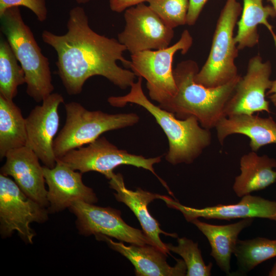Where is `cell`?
Listing matches in <instances>:
<instances>
[{"label":"cell","instance_id":"cell-28","mask_svg":"<svg viewBox=\"0 0 276 276\" xmlns=\"http://www.w3.org/2000/svg\"><path fill=\"white\" fill-rule=\"evenodd\" d=\"M20 6L32 11L40 22L45 21L47 18L45 0H0V15L9 8Z\"/></svg>","mask_w":276,"mask_h":276},{"label":"cell","instance_id":"cell-21","mask_svg":"<svg viewBox=\"0 0 276 276\" xmlns=\"http://www.w3.org/2000/svg\"><path fill=\"white\" fill-rule=\"evenodd\" d=\"M276 160L267 155L259 156L251 151L240 160V174L236 176L233 189L239 197L263 190L276 181Z\"/></svg>","mask_w":276,"mask_h":276},{"label":"cell","instance_id":"cell-6","mask_svg":"<svg viewBox=\"0 0 276 276\" xmlns=\"http://www.w3.org/2000/svg\"><path fill=\"white\" fill-rule=\"evenodd\" d=\"M65 124L54 141L57 158L92 143L105 132L132 126L139 120L134 113L109 114L90 111L76 102L65 104Z\"/></svg>","mask_w":276,"mask_h":276},{"label":"cell","instance_id":"cell-3","mask_svg":"<svg viewBox=\"0 0 276 276\" xmlns=\"http://www.w3.org/2000/svg\"><path fill=\"white\" fill-rule=\"evenodd\" d=\"M142 78L130 86V91L123 96H111L108 102L113 107H122L131 103L143 107L156 120L169 141L166 160L172 165L192 163L211 143L210 130L200 125L198 120L190 117L177 118L169 111L152 103L145 95Z\"/></svg>","mask_w":276,"mask_h":276},{"label":"cell","instance_id":"cell-2","mask_svg":"<svg viewBox=\"0 0 276 276\" xmlns=\"http://www.w3.org/2000/svg\"><path fill=\"white\" fill-rule=\"evenodd\" d=\"M198 71L197 63L193 60L178 63L173 70L176 93L158 106L180 119L194 117L202 127L210 130L225 117V105L241 76L223 85L208 88L195 82Z\"/></svg>","mask_w":276,"mask_h":276},{"label":"cell","instance_id":"cell-30","mask_svg":"<svg viewBox=\"0 0 276 276\" xmlns=\"http://www.w3.org/2000/svg\"><path fill=\"white\" fill-rule=\"evenodd\" d=\"M148 0H109L110 9L120 13L129 8L143 3Z\"/></svg>","mask_w":276,"mask_h":276},{"label":"cell","instance_id":"cell-9","mask_svg":"<svg viewBox=\"0 0 276 276\" xmlns=\"http://www.w3.org/2000/svg\"><path fill=\"white\" fill-rule=\"evenodd\" d=\"M49 211L26 194L7 176L0 175V233L10 237L16 231L26 243L32 244L35 232L32 222L43 223Z\"/></svg>","mask_w":276,"mask_h":276},{"label":"cell","instance_id":"cell-7","mask_svg":"<svg viewBox=\"0 0 276 276\" xmlns=\"http://www.w3.org/2000/svg\"><path fill=\"white\" fill-rule=\"evenodd\" d=\"M192 44L191 34L185 30L179 40L172 45L131 55L129 67L136 76L146 79L149 97L159 105L173 97L177 91L172 68L174 55L178 51L185 54Z\"/></svg>","mask_w":276,"mask_h":276},{"label":"cell","instance_id":"cell-17","mask_svg":"<svg viewBox=\"0 0 276 276\" xmlns=\"http://www.w3.org/2000/svg\"><path fill=\"white\" fill-rule=\"evenodd\" d=\"M98 240L105 241L108 246L128 259L137 276H183L187 267L183 260L177 259L174 266L167 262L166 253L152 245L126 246L121 241L116 242L103 234L95 235Z\"/></svg>","mask_w":276,"mask_h":276},{"label":"cell","instance_id":"cell-10","mask_svg":"<svg viewBox=\"0 0 276 276\" xmlns=\"http://www.w3.org/2000/svg\"><path fill=\"white\" fill-rule=\"evenodd\" d=\"M124 19L125 28L118 40L131 54L167 48L174 37L173 29L144 3L126 9Z\"/></svg>","mask_w":276,"mask_h":276},{"label":"cell","instance_id":"cell-18","mask_svg":"<svg viewBox=\"0 0 276 276\" xmlns=\"http://www.w3.org/2000/svg\"><path fill=\"white\" fill-rule=\"evenodd\" d=\"M109 180L110 187L116 191L113 194L117 200L124 203L133 212L152 245L166 254H170L166 244L160 240L159 235L163 234L173 238L177 237V235L162 230L159 223L151 215L148 209V204L155 199H160L161 195L140 188L134 191L128 189L120 173L114 174Z\"/></svg>","mask_w":276,"mask_h":276},{"label":"cell","instance_id":"cell-22","mask_svg":"<svg viewBox=\"0 0 276 276\" xmlns=\"http://www.w3.org/2000/svg\"><path fill=\"white\" fill-rule=\"evenodd\" d=\"M276 16L272 6H264L263 0H243L241 15L238 20L235 40L239 50L253 48L259 43V25H264L270 32L276 50V34L268 21L269 17Z\"/></svg>","mask_w":276,"mask_h":276},{"label":"cell","instance_id":"cell-24","mask_svg":"<svg viewBox=\"0 0 276 276\" xmlns=\"http://www.w3.org/2000/svg\"><path fill=\"white\" fill-rule=\"evenodd\" d=\"M233 254L239 272L245 274L261 263L276 257V240L263 237L238 239Z\"/></svg>","mask_w":276,"mask_h":276},{"label":"cell","instance_id":"cell-13","mask_svg":"<svg viewBox=\"0 0 276 276\" xmlns=\"http://www.w3.org/2000/svg\"><path fill=\"white\" fill-rule=\"evenodd\" d=\"M63 102L61 94L52 93L26 118V146L34 152L44 166L50 168L56 164L53 145L60 124L58 108Z\"/></svg>","mask_w":276,"mask_h":276},{"label":"cell","instance_id":"cell-25","mask_svg":"<svg viewBox=\"0 0 276 276\" xmlns=\"http://www.w3.org/2000/svg\"><path fill=\"white\" fill-rule=\"evenodd\" d=\"M12 48L3 37L0 40V95L13 100L18 87L26 83L25 74Z\"/></svg>","mask_w":276,"mask_h":276},{"label":"cell","instance_id":"cell-11","mask_svg":"<svg viewBox=\"0 0 276 276\" xmlns=\"http://www.w3.org/2000/svg\"><path fill=\"white\" fill-rule=\"evenodd\" d=\"M69 209L77 217L76 226L80 234L86 236L103 234L131 244L152 245L143 230L125 223L117 209L81 201L73 202Z\"/></svg>","mask_w":276,"mask_h":276},{"label":"cell","instance_id":"cell-31","mask_svg":"<svg viewBox=\"0 0 276 276\" xmlns=\"http://www.w3.org/2000/svg\"><path fill=\"white\" fill-rule=\"evenodd\" d=\"M266 96L276 107V79L272 81L270 88L267 91Z\"/></svg>","mask_w":276,"mask_h":276},{"label":"cell","instance_id":"cell-27","mask_svg":"<svg viewBox=\"0 0 276 276\" xmlns=\"http://www.w3.org/2000/svg\"><path fill=\"white\" fill-rule=\"evenodd\" d=\"M149 7L169 27L187 24L189 0H148Z\"/></svg>","mask_w":276,"mask_h":276},{"label":"cell","instance_id":"cell-20","mask_svg":"<svg viewBox=\"0 0 276 276\" xmlns=\"http://www.w3.org/2000/svg\"><path fill=\"white\" fill-rule=\"evenodd\" d=\"M252 218L226 225H214L200 221L198 218L191 221L208 239L211 247V256L219 268L226 274H229L231 259L238 236L244 228L250 226Z\"/></svg>","mask_w":276,"mask_h":276},{"label":"cell","instance_id":"cell-16","mask_svg":"<svg viewBox=\"0 0 276 276\" xmlns=\"http://www.w3.org/2000/svg\"><path fill=\"white\" fill-rule=\"evenodd\" d=\"M5 157L1 174L12 177L25 194L41 205L48 207L43 167L34 152L25 146L9 151Z\"/></svg>","mask_w":276,"mask_h":276},{"label":"cell","instance_id":"cell-8","mask_svg":"<svg viewBox=\"0 0 276 276\" xmlns=\"http://www.w3.org/2000/svg\"><path fill=\"white\" fill-rule=\"evenodd\" d=\"M73 169L83 173L96 171L110 179L114 175L113 170L122 165H132L148 170L158 177L163 186L170 191L167 184L155 173L154 164L161 161V156L145 158L119 149L104 136L88 144L67 152L57 158Z\"/></svg>","mask_w":276,"mask_h":276},{"label":"cell","instance_id":"cell-14","mask_svg":"<svg viewBox=\"0 0 276 276\" xmlns=\"http://www.w3.org/2000/svg\"><path fill=\"white\" fill-rule=\"evenodd\" d=\"M241 198L235 204H219L201 209L183 205L167 196L162 195L160 199L169 208L180 211L188 222L200 217L227 220L261 218L276 222V201L250 194Z\"/></svg>","mask_w":276,"mask_h":276},{"label":"cell","instance_id":"cell-5","mask_svg":"<svg viewBox=\"0 0 276 276\" xmlns=\"http://www.w3.org/2000/svg\"><path fill=\"white\" fill-rule=\"evenodd\" d=\"M242 7L237 0H226L217 21L208 58L194 79L206 87L223 85L239 75L235 60L238 49L234 29Z\"/></svg>","mask_w":276,"mask_h":276},{"label":"cell","instance_id":"cell-15","mask_svg":"<svg viewBox=\"0 0 276 276\" xmlns=\"http://www.w3.org/2000/svg\"><path fill=\"white\" fill-rule=\"evenodd\" d=\"M43 171L49 188L47 199L49 213L69 208L77 201L92 204L97 202L93 190L83 183L82 173L73 169L58 159L52 168L43 166Z\"/></svg>","mask_w":276,"mask_h":276},{"label":"cell","instance_id":"cell-33","mask_svg":"<svg viewBox=\"0 0 276 276\" xmlns=\"http://www.w3.org/2000/svg\"><path fill=\"white\" fill-rule=\"evenodd\" d=\"M93 1H95V0H75V1L79 4H86L87 3H89Z\"/></svg>","mask_w":276,"mask_h":276},{"label":"cell","instance_id":"cell-34","mask_svg":"<svg viewBox=\"0 0 276 276\" xmlns=\"http://www.w3.org/2000/svg\"><path fill=\"white\" fill-rule=\"evenodd\" d=\"M267 1L270 2L271 3V4L272 5V7L276 12V0H267Z\"/></svg>","mask_w":276,"mask_h":276},{"label":"cell","instance_id":"cell-23","mask_svg":"<svg viewBox=\"0 0 276 276\" xmlns=\"http://www.w3.org/2000/svg\"><path fill=\"white\" fill-rule=\"evenodd\" d=\"M26 118L13 101L0 95V157L9 151L26 146Z\"/></svg>","mask_w":276,"mask_h":276},{"label":"cell","instance_id":"cell-4","mask_svg":"<svg viewBox=\"0 0 276 276\" xmlns=\"http://www.w3.org/2000/svg\"><path fill=\"white\" fill-rule=\"evenodd\" d=\"M0 18L1 31L24 71L27 94L35 102H42L54 89L48 58L42 53L18 7L8 9Z\"/></svg>","mask_w":276,"mask_h":276},{"label":"cell","instance_id":"cell-32","mask_svg":"<svg viewBox=\"0 0 276 276\" xmlns=\"http://www.w3.org/2000/svg\"><path fill=\"white\" fill-rule=\"evenodd\" d=\"M269 275L276 276V262L274 264L270 272H269Z\"/></svg>","mask_w":276,"mask_h":276},{"label":"cell","instance_id":"cell-19","mask_svg":"<svg viewBox=\"0 0 276 276\" xmlns=\"http://www.w3.org/2000/svg\"><path fill=\"white\" fill-rule=\"evenodd\" d=\"M219 142L223 145L229 135L240 134L250 139L251 151L257 152L262 147L276 144V122L272 117L239 114L222 118L215 127Z\"/></svg>","mask_w":276,"mask_h":276},{"label":"cell","instance_id":"cell-1","mask_svg":"<svg viewBox=\"0 0 276 276\" xmlns=\"http://www.w3.org/2000/svg\"><path fill=\"white\" fill-rule=\"evenodd\" d=\"M66 27L64 34L43 30L41 37L57 53V74L68 95L80 94L86 81L95 76H103L123 89L134 82L135 74L117 64L119 61L129 67L130 61L123 56L126 47L91 29L83 8L70 11Z\"/></svg>","mask_w":276,"mask_h":276},{"label":"cell","instance_id":"cell-29","mask_svg":"<svg viewBox=\"0 0 276 276\" xmlns=\"http://www.w3.org/2000/svg\"><path fill=\"white\" fill-rule=\"evenodd\" d=\"M208 0H189V7L187 14V24L194 25Z\"/></svg>","mask_w":276,"mask_h":276},{"label":"cell","instance_id":"cell-26","mask_svg":"<svg viewBox=\"0 0 276 276\" xmlns=\"http://www.w3.org/2000/svg\"><path fill=\"white\" fill-rule=\"evenodd\" d=\"M177 245L166 244L169 250L179 255L187 267V276H209L211 275L213 264L206 265L203 260L197 243L186 237L177 239Z\"/></svg>","mask_w":276,"mask_h":276},{"label":"cell","instance_id":"cell-12","mask_svg":"<svg viewBox=\"0 0 276 276\" xmlns=\"http://www.w3.org/2000/svg\"><path fill=\"white\" fill-rule=\"evenodd\" d=\"M271 64L263 61L260 55L248 61L245 75L241 76L225 108V117L239 114H253L255 112H270L269 102L266 96L272 81L270 79Z\"/></svg>","mask_w":276,"mask_h":276}]
</instances>
